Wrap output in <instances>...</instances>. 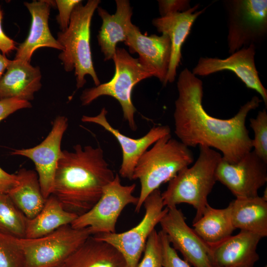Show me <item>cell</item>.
<instances>
[{
  "mask_svg": "<svg viewBox=\"0 0 267 267\" xmlns=\"http://www.w3.org/2000/svg\"><path fill=\"white\" fill-rule=\"evenodd\" d=\"M227 14L228 51L260 43L267 34V0L224 1Z\"/></svg>",
  "mask_w": 267,
  "mask_h": 267,
  "instance_id": "cell-8",
  "label": "cell"
},
{
  "mask_svg": "<svg viewBox=\"0 0 267 267\" xmlns=\"http://www.w3.org/2000/svg\"><path fill=\"white\" fill-rule=\"evenodd\" d=\"M143 205L145 209L144 216L132 228L121 233L92 235L116 249L123 256L128 267H136L149 235L168 211V208L164 209L161 192L159 189L147 197Z\"/></svg>",
  "mask_w": 267,
  "mask_h": 267,
  "instance_id": "cell-10",
  "label": "cell"
},
{
  "mask_svg": "<svg viewBox=\"0 0 267 267\" xmlns=\"http://www.w3.org/2000/svg\"><path fill=\"white\" fill-rule=\"evenodd\" d=\"M250 127L254 133L252 147L255 153L267 163V113L266 109L260 111L256 118H251Z\"/></svg>",
  "mask_w": 267,
  "mask_h": 267,
  "instance_id": "cell-29",
  "label": "cell"
},
{
  "mask_svg": "<svg viewBox=\"0 0 267 267\" xmlns=\"http://www.w3.org/2000/svg\"><path fill=\"white\" fill-rule=\"evenodd\" d=\"M235 229L267 236V199L258 196L238 198L230 203Z\"/></svg>",
  "mask_w": 267,
  "mask_h": 267,
  "instance_id": "cell-23",
  "label": "cell"
},
{
  "mask_svg": "<svg viewBox=\"0 0 267 267\" xmlns=\"http://www.w3.org/2000/svg\"><path fill=\"white\" fill-rule=\"evenodd\" d=\"M116 11L110 14L98 6V14L102 23L97 36L98 43L104 56V61L112 59L117 44L124 42L128 29L132 23V8L128 0H116Z\"/></svg>",
  "mask_w": 267,
  "mask_h": 267,
  "instance_id": "cell-21",
  "label": "cell"
},
{
  "mask_svg": "<svg viewBox=\"0 0 267 267\" xmlns=\"http://www.w3.org/2000/svg\"><path fill=\"white\" fill-rule=\"evenodd\" d=\"M255 53L256 45L251 44L225 59L201 57L192 73L196 76H206L220 71H231L248 88L259 93L267 106V90L259 78L255 63Z\"/></svg>",
  "mask_w": 267,
  "mask_h": 267,
  "instance_id": "cell-14",
  "label": "cell"
},
{
  "mask_svg": "<svg viewBox=\"0 0 267 267\" xmlns=\"http://www.w3.org/2000/svg\"><path fill=\"white\" fill-rule=\"evenodd\" d=\"M91 235L89 227L67 224L41 237L19 239L25 267H57Z\"/></svg>",
  "mask_w": 267,
  "mask_h": 267,
  "instance_id": "cell-7",
  "label": "cell"
},
{
  "mask_svg": "<svg viewBox=\"0 0 267 267\" xmlns=\"http://www.w3.org/2000/svg\"><path fill=\"white\" fill-rule=\"evenodd\" d=\"M161 16L183 12L190 7V1L187 0H158Z\"/></svg>",
  "mask_w": 267,
  "mask_h": 267,
  "instance_id": "cell-34",
  "label": "cell"
},
{
  "mask_svg": "<svg viewBox=\"0 0 267 267\" xmlns=\"http://www.w3.org/2000/svg\"><path fill=\"white\" fill-rule=\"evenodd\" d=\"M19 239L0 232V267H25Z\"/></svg>",
  "mask_w": 267,
  "mask_h": 267,
  "instance_id": "cell-28",
  "label": "cell"
},
{
  "mask_svg": "<svg viewBox=\"0 0 267 267\" xmlns=\"http://www.w3.org/2000/svg\"><path fill=\"white\" fill-rule=\"evenodd\" d=\"M264 267H267V266L266 265V266H265Z\"/></svg>",
  "mask_w": 267,
  "mask_h": 267,
  "instance_id": "cell-38",
  "label": "cell"
},
{
  "mask_svg": "<svg viewBox=\"0 0 267 267\" xmlns=\"http://www.w3.org/2000/svg\"><path fill=\"white\" fill-rule=\"evenodd\" d=\"M78 217L65 210L59 201L51 194L46 199L40 212L33 219H27L24 238L48 235L62 226L71 224Z\"/></svg>",
  "mask_w": 267,
  "mask_h": 267,
  "instance_id": "cell-24",
  "label": "cell"
},
{
  "mask_svg": "<svg viewBox=\"0 0 267 267\" xmlns=\"http://www.w3.org/2000/svg\"><path fill=\"white\" fill-rule=\"evenodd\" d=\"M193 161V154L189 148L172 138L171 134L155 142L140 157L134 169L132 180L138 179L140 183L135 212H139L149 194Z\"/></svg>",
  "mask_w": 267,
  "mask_h": 267,
  "instance_id": "cell-3",
  "label": "cell"
},
{
  "mask_svg": "<svg viewBox=\"0 0 267 267\" xmlns=\"http://www.w3.org/2000/svg\"><path fill=\"white\" fill-rule=\"evenodd\" d=\"M68 125L67 118L58 116L54 119L50 132L41 143L30 148L13 149L10 153L27 157L34 162L45 199L52 193L56 167L62 153L61 140Z\"/></svg>",
  "mask_w": 267,
  "mask_h": 267,
  "instance_id": "cell-13",
  "label": "cell"
},
{
  "mask_svg": "<svg viewBox=\"0 0 267 267\" xmlns=\"http://www.w3.org/2000/svg\"><path fill=\"white\" fill-rule=\"evenodd\" d=\"M136 267H164L160 237L155 229L149 235L143 256Z\"/></svg>",
  "mask_w": 267,
  "mask_h": 267,
  "instance_id": "cell-30",
  "label": "cell"
},
{
  "mask_svg": "<svg viewBox=\"0 0 267 267\" xmlns=\"http://www.w3.org/2000/svg\"><path fill=\"white\" fill-rule=\"evenodd\" d=\"M24 4L31 15V24L27 38L17 47L14 59L30 62L35 50L43 47L62 51L63 47L52 35L48 26L50 8L56 6L55 1L33 0Z\"/></svg>",
  "mask_w": 267,
  "mask_h": 267,
  "instance_id": "cell-18",
  "label": "cell"
},
{
  "mask_svg": "<svg viewBox=\"0 0 267 267\" xmlns=\"http://www.w3.org/2000/svg\"><path fill=\"white\" fill-rule=\"evenodd\" d=\"M262 237L249 231H240L211 246L214 267H254L259 260L257 247Z\"/></svg>",
  "mask_w": 267,
  "mask_h": 267,
  "instance_id": "cell-19",
  "label": "cell"
},
{
  "mask_svg": "<svg viewBox=\"0 0 267 267\" xmlns=\"http://www.w3.org/2000/svg\"><path fill=\"white\" fill-rule=\"evenodd\" d=\"M136 185H124L120 177L114 178L103 188L95 205L88 212L78 216L71 224L75 228L89 227L92 235L116 232L117 220L124 209L129 204L136 205L138 197L133 195Z\"/></svg>",
  "mask_w": 267,
  "mask_h": 267,
  "instance_id": "cell-9",
  "label": "cell"
},
{
  "mask_svg": "<svg viewBox=\"0 0 267 267\" xmlns=\"http://www.w3.org/2000/svg\"><path fill=\"white\" fill-rule=\"evenodd\" d=\"M73 148L62 151L51 194L65 210L79 216L95 205L115 175L100 146L78 144Z\"/></svg>",
  "mask_w": 267,
  "mask_h": 267,
  "instance_id": "cell-2",
  "label": "cell"
},
{
  "mask_svg": "<svg viewBox=\"0 0 267 267\" xmlns=\"http://www.w3.org/2000/svg\"><path fill=\"white\" fill-rule=\"evenodd\" d=\"M16 175L19 183L8 194L27 219H33L42 210L46 200L41 191L38 174L23 168Z\"/></svg>",
  "mask_w": 267,
  "mask_h": 267,
  "instance_id": "cell-25",
  "label": "cell"
},
{
  "mask_svg": "<svg viewBox=\"0 0 267 267\" xmlns=\"http://www.w3.org/2000/svg\"><path fill=\"white\" fill-rule=\"evenodd\" d=\"M3 13L0 7V51L4 55L8 54L13 50H16V43L3 32L2 27Z\"/></svg>",
  "mask_w": 267,
  "mask_h": 267,
  "instance_id": "cell-36",
  "label": "cell"
},
{
  "mask_svg": "<svg viewBox=\"0 0 267 267\" xmlns=\"http://www.w3.org/2000/svg\"><path fill=\"white\" fill-rule=\"evenodd\" d=\"M42 74L39 66L30 62L13 59L0 79V100L18 98L29 101L42 87Z\"/></svg>",
  "mask_w": 267,
  "mask_h": 267,
  "instance_id": "cell-20",
  "label": "cell"
},
{
  "mask_svg": "<svg viewBox=\"0 0 267 267\" xmlns=\"http://www.w3.org/2000/svg\"><path fill=\"white\" fill-rule=\"evenodd\" d=\"M10 62V60L7 58L5 55L1 54L0 52V79L6 70Z\"/></svg>",
  "mask_w": 267,
  "mask_h": 267,
  "instance_id": "cell-37",
  "label": "cell"
},
{
  "mask_svg": "<svg viewBox=\"0 0 267 267\" xmlns=\"http://www.w3.org/2000/svg\"><path fill=\"white\" fill-rule=\"evenodd\" d=\"M199 7V4H196L183 12L161 16L152 20V24L157 31L168 35L171 44V59L164 85L175 80L177 69L182 57V46L195 21L206 9L205 7L198 11Z\"/></svg>",
  "mask_w": 267,
  "mask_h": 267,
  "instance_id": "cell-17",
  "label": "cell"
},
{
  "mask_svg": "<svg viewBox=\"0 0 267 267\" xmlns=\"http://www.w3.org/2000/svg\"><path fill=\"white\" fill-rule=\"evenodd\" d=\"M57 267H128L121 254L91 235Z\"/></svg>",
  "mask_w": 267,
  "mask_h": 267,
  "instance_id": "cell-22",
  "label": "cell"
},
{
  "mask_svg": "<svg viewBox=\"0 0 267 267\" xmlns=\"http://www.w3.org/2000/svg\"><path fill=\"white\" fill-rule=\"evenodd\" d=\"M167 208L159 224L172 246L194 267H214L210 245L187 225L180 209L177 206Z\"/></svg>",
  "mask_w": 267,
  "mask_h": 267,
  "instance_id": "cell-12",
  "label": "cell"
},
{
  "mask_svg": "<svg viewBox=\"0 0 267 267\" xmlns=\"http://www.w3.org/2000/svg\"><path fill=\"white\" fill-rule=\"evenodd\" d=\"M100 2L99 0H89L74 8L68 28L59 32L57 40L63 47L58 55L66 72L75 70L77 89L86 83L85 76L89 75L95 86L100 84L95 71L90 48V25L92 16Z\"/></svg>",
  "mask_w": 267,
  "mask_h": 267,
  "instance_id": "cell-5",
  "label": "cell"
},
{
  "mask_svg": "<svg viewBox=\"0 0 267 267\" xmlns=\"http://www.w3.org/2000/svg\"><path fill=\"white\" fill-rule=\"evenodd\" d=\"M27 218L8 194H0V232L24 238Z\"/></svg>",
  "mask_w": 267,
  "mask_h": 267,
  "instance_id": "cell-27",
  "label": "cell"
},
{
  "mask_svg": "<svg viewBox=\"0 0 267 267\" xmlns=\"http://www.w3.org/2000/svg\"><path fill=\"white\" fill-rule=\"evenodd\" d=\"M56 6L59 14L56 16L58 24L61 32L68 28L72 13L75 7L82 2L81 0H56Z\"/></svg>",
  "mask_w": 267,
  "mask_h": 267,
  "instance_id": "cell-32",
  "label": "cell"
},
{
  "mask_svg": "<svg viewBox=\"0 0 267 267\" xmlns=\"http://www.w3.org/2000/svg\"><path fill=\"white\" fill-rule=\"evenodd\" d=\"M217 181L226 186L236 198L258 196V191L267 182V163L254 151L239 161L230 164L222 157L216 170Z\"/></svg>",
  "mask_w": 267,
  "mask_h": 267,
  "instance_id": "cell-11",
  "label": "cell"
},
{
  "mask_svg": "<svg viewBox=\"0 0 267 267\" xmlns=\"http://www.w3.org/2000/svg\"><path fill=\"white\" fill-rule=\"evenodd\" d=\"M193 226L195 232L210 246L227 238L235 229L230 204L223 209L214 208L208 204L202 217L193 222Z\"/></svg>",
  "mask_w": 267,
  "mask_h": 267,
  "instance_id": "cell-26",
  "label": "cell"
},
{
  "mask_svg": "<svg viewBox=\"0 0 267 267\" xmlns=\"http://www.w3.org/2000/svg\"><path fill=\"white\" fill-rule=\"evenodd\" d=\"M18 183L16 174H9L0 167V194H8Z\"/></svg>",
  "mask_w": 267,
  "mask_h": 267,
  "instance_id": "cell-35",
  "label": "cell"
},
{
  "mask_svg": "<svg viewBox=\"0 0 267 267\" xmlns=\"http://www.w3.org/2000/svg\"><path fill=\"white\" fill-rule=\"evenodd\" d=\"M178 97L174 113L175 133L186 146H205L220 150L222 158L234 164L251 151L252 139L246 126L248 113L259 107L257 96L241 106L231 118L222 119L210 115L202 104V81L187 68L179 74Z\"/></svg>",
  "mask_w": 267,
  "mask_h": 267,
  "instance_id": "cell-1",
  "label": "cell"
},
{
  "mask_svg": "<svg viewBox=\"0 0 267 267\" xmlns=\"http://www.w3.org/2000/svg\"><path fill=\"white\" fill-rule=\"evenodd\" d=\"M115 72L112 79L97 86L86 89L82 92L80 100L83 106H87L97 98L104 95L111 96L120 103L124 119L130 129H137L134 120L136 111L132 100V93L135 86L143 80L153 77L124 48L117 47L112 59Z\"/></svg>",
  "mask_w": 267,
  "mask_h": 267,
  "instance_id": "cell-6",
  "label": "cell"
},
{
  "mask_svg": "<svg viewBox=\"0 0 267 267\" xmlns=\"http://www.w3.org/2000/svg\"><path fill=\"white\" fill-rule=\"evenodd\" d=\"M31 107L30 102L18 98L0 100V122L18 110Z\"/></svg>",
  "mask_w": 267,
  "mask_h": 267,
  "instance_id": "cell-33",
  "label": "cell"
},
{
  "mask_svg": "<svg viewBox=\"0 0 267 267\" xmlns=\"http://www.w3.org/2000/svg\"><path fill=\"white\" fill-rule=\"evenodd\" d=\"M199 148V155L194 164L180 171L161 193L166 207L181 203L192 206L196 210L193 222L202 217L208 204L207 198L217 181L216 172L222 158L220 153L211 148Z\"/></svg>",
  "mask_w": 267,
  "mask_h": 267,
  "instance_id": "cell-4",
  "label": "cell"
},
{
  "mask_svg": "<svg viewBox=\"0 0 267 267\" xmlns=\"http://www.w3.org/2000/svg\"><path fill=\"white\" fill-rule=\"evenodd\" d=\"M125 44L131 53H138L141 65L153 77L165 85L171 55V44L168 35L143 34L139 29L130 24Z\"/></svg>",
  "mask_w": 267,
  "mask_h": 267,
  "instance_id": "cell-15",
  "label": "cell"
},
{
  "mask_svg": "<svg viewBox=\"0 0 267 267\" xmlns=\"http://www.w3.org/2000/svg\"><path fill=\"white\" fill-rule=\"evenodd\" d=\"M160 237L164 267H190L189 264L181 259L176 250L172 246L166 233L161 230Z\"/></svg>",
  "mask_w": 267,
  "mask_h": 267,
  "instance_id": "cell-31",
  "label": "cell"
},
{
  "mask_svg": "<svg viewBox=\"0 0 267 267\" xmlns=\"http://www.w3.org/2000/svg\"><path fill=\"white\" fill-rule=\"evenodd\" d=\"M107 111L103 107L96 116L84 115L81 120L85 123L97 124L115 136L120 144L122 152V161L119 174L122 178L132 180L134 168L140 157L158 140L171 134V129L168 126H159L151 128L143 136L133 138L125 135L113 127L107 120Z\"/></svg>",
  "mask_w": 267,
  "mask_h": 267,
  "instance_id": "cell-16",
  "label": "cell"
}]
</instances>
